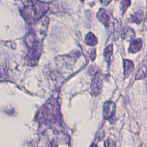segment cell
Masks as SVG:
<instances>
[{"label":"cell","instance_id":"4","mask_svg":"<svg viewBox=\"0 0 147 147\" xmlns=\"http://www.w3.org/2000/svg\"><path fill=\"white\" fill-rule=\"evenodd\" d=\"M147 77V64H144L137 71L135 79H143Z\"/></svg>","mask_w":147,"mask_h":147},{"label":"cell","instance_id":"2","mask_svg":"<svg viewBox=\"0 0 147 147\" xmlns=\"http://www.w3.org/2000/svg\"><path fill=\"white\" fill-rule=\"evenodd\" d=\"M123 69L125 78L129 77L134 69L133 63L129 60L125 59L123 60Z\"/></svg>","mask_w":147,"mask_h":147},{"label":"cell","instance_id":"6","mask_svg":"<svg viewBox=\"0 0 147 147\" xmlns=\"http://www.w3.org/2000/svg\"><path fill=\"white\" fill-rule=\"evenodd\" d=\"M92 147H96V146H95V145H94V146H92Z\"/></svg>","mask_w":147,"mask_h":147},{"label":"cell","instance_id":"3","mask_svg":"<svg viewBox=\"0 0 147 147\" xmlns=\"http://www.w3.org/2000/svg\"><path fill=\"white\" fill-rule=\"evenodd\" d=\"M142 40L140 38L136 39L133 41L129 47V51L131 53H136L138 52L142 47Z\"/></svg>","mask_w":147,"mask_h":147},{"label":"cell","instance_id":"5","mask_svg":"<svg viewBox=\"0 0 147 147\" xmlns=\"http://www.w3.org/2000/svg\"><path fill=\"white\" fill-rule=\"evenodd\" d=\"M145 84H146V93H147V79H146V83H145Z\"/></svg>","mask_w":147,"mask_h":147},{"label":"cell","instance_id":"1","mask_svg":"<svg viewBox=\"0 0 147 147\" xmlns=\"http://www.w3.org/2000/svg\"><path fill=\"white\" fill-rule=\"evenodd\" d=\"M115 106L114 102L109 101L105 104L103 108V115L105 118L110 117L114 113Z\"/></svg>","mask_w":147,"mask_h":147}]
</instances>
